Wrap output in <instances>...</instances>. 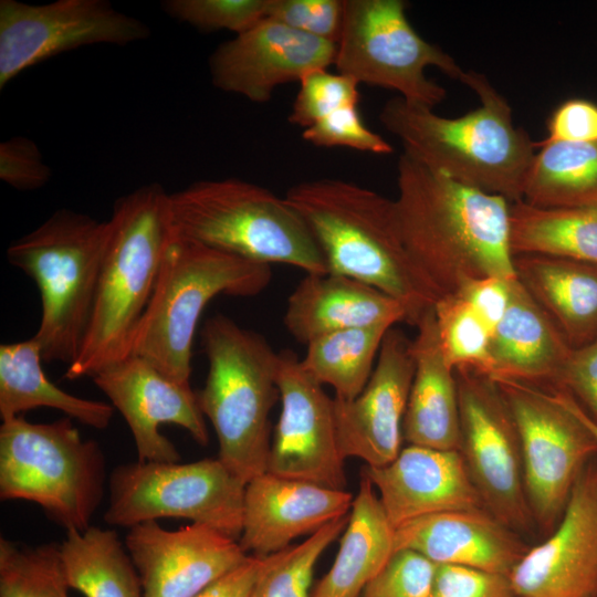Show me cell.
I'll list each match as a JSON object with an SVG mask.
<instances>
[{"label":"cell","instance_id":"6da1fadb","mask_svg":"<svg viewBox=\"0 0 597 597\" xmlns=\"http://www.w3.org/2000/svg\"><path fill=\"white\" fill-rule=\"evenodd\" d=\"M397 187L401 239L439 297L481 277L516 279L507 199L458 182L405 153Z\"/></svg>","mask_w":597,"mask_h":597},{"label":"cell","instance_id":"7a4b0ae2","mask_svg":"<svg viewBox=\"0 0 597 597\" xmlns=\"http://www.w3.org/2000/svg\"><path fill=\"white\" fill-rule=\"evenodd\" d=\"M285 201L318 244L328 273L364 282L400 302L417 326L437 292L401 239L394 200L352 181L321 178L287 189Z\"/></svg>","mask_w":597,"mask_h":597},{"label":"cell","instance_id":"3957f363","mask_svg":"<svg viewBox=\"0 0 597 597\" xmlns=\"http://www.w3.org/2000/svg\"><path fill=\"white\" fill-rule=\"evenodd\" d=\"M460 82L480 100L462 116H440L396 96L385 103L379 121L404 153L426 167L511 203L521 201L536 143L514 124L507 100L484 74L465 71Z\"/></svg>","mask_w":597,"mask_h":597},{"label":"cell","instance_id":"277c9868","mask_svg":"<svg viewBox=\"0 0 597 597\" xmlns=\"http://www.w3.org/2000/svg\"><path fill=\"white\" fill-rule=\"evenodd\" d=\"M87 329L65 377H92L130 355L136 328L153 295L161 260L175 230L169 193L158 182L118 198Z\"/></svg>","mask_w":597,"mask_h":597},{"label":"cell","instance_id":"5b68a950","mask_svg":"<svg viewBox=\"0 0 597 597\" xmlns=\"http://www.w3.org/2000/svg\"><path fill=\"white\" fill-rule=\"evenodd\" d=\"M271 265L248 260L174 233L153 295L136 328L130 355L169 378L190 385L192 344L199 318L220 294L251 297L271 282Z\"/></svg>","mask_w":597,"mask_h":597},{"label":"cell","instance_id":"8992f818","mask_svg":"<svg viewBox=\"0 0 597 597\" xmlns=\"http://www.w3.org/2000/svg\"><path fill=\"white\" fill-rule=\"evenodd\" d=\"M201 337L208 374L198 404L216 432L218 458L248 483L266 472L279 352L223 314L206 321Z\"/></svg>","mask_w":597,"mask_h":597},{"label":"cell","instance_id":"52a82bcc","mask_svg":"<svg viewBox=\"0 0 597 597\" xmlns=\"http://www.w3.org/2000/svg\"><path fill=\"white\" fill-rule=\"evenodd\" d=\"M169 209L184 238L269 265L328 273L302 217L262 186L239 178L198 180L169 193Z\"/></svg>","mask_w":597,"mask_h":597},{"label":"cell","instance_id":"ba28073f","mask_svg":"<svg viewBox=\"0 0 597 597\" xmlns=\"http://www.w3.org/2000/svg\"><path fill=\"white\" fill-rule=\"evenodd\" d=\"M108 221L59 209L7 249L9 263L29 275L41 297L34 335L43 362L71 365L91 318Z\"/></svg>","mask_w":597,"mask_h":597},{"label":"cell","instance_id":"9c48e42d","mask_svg":"<svg viewBox=\"0 0 597 597\" xmlns=\"http://www.w3.org/2000/svg\"><path fill=\"white\" fill-rule=\"evenodd\" d=\"M105 457L70 417L36 423L23 416L0 426V499L39 505L65 531L91 526L105 492Z\"/></svg>","mask_w":597,"mask_h":597},{"label":"cell","instance_id":"30bf717a","mask_svg":"<svg viewBox=\"0 0 597 597\" xmlns=\"http://www.w3.org/2000/svg\"><path fill=\"white\" fill-rule=\"evenodd\" d=\"M404 0H344L334 65L359 84L396 91L407 103L432 108L447 96L426 75L437 67L460 81L464 70L410 24Z\"/></svg>","mask_w":597,"mask_h":597},{"label":"cell","instance_id":"8fae6325","mask_svg":"<svg viewBox=\"0 0 597 597\" xmlns=\"http://www.w3.org/2000/svg\"><path fill=\"white\" fill-rule=\"evenodd\" d=\"M245 486L219 458L121 464L108 480L104 520L109 525L132 527L161 517H181L239 541Z\"/></svg>","mask_w":597,"mask_h":597},{"label":"cell","instance_id":"7c38bea8","mask_svg":"<svg viewBox=\"0 0 597 597\" xmlns=\"http://www.w3.org/2000/svg\"><path fill=\"white\" fill-rule=\"evenodd\" d=\"M492 379L517 430L531 513L549 527L561 519L579 473L597 452V444L551 390L509 378Z\"/></svg>","mask_w":597,"mask_h":597},{"label":"cell","instance_id":"4fadbf2b","mask_svg":"<svg viewBox=\"0 0 597 597\" xmlns=\"http://www.w3.org/2000/svg\"><path fill=\"white\" fill-rule=\"evenodd\" d=\"M461 423V453L491 514L510 528L531 521L522 453L510 409L495 381L472 369L454 370Z\"/></svg>","mask_w":597,"mask_h":597},{"label":"cell","instance_id":"5bb4252c","mask_svg":"<svg viewBox=\"0 0 597 597\" xmlns=\"http://www.w3.org/2000/svg\"><path fill=\"white\" fill-rule=\"evenodd\" d=\"M150 28L106 0L44 4L0 1V88L21 72L61 53L94 44L146 40Z\"/></svg>","mask_w":597,"mask_h":597},{"label":"cell","instance_id":"9a60e30c","mask_svg":"<svg viewBox=\"0 0 597 597\" xmlns=\"http://www.w3.org/2000/svg\"><path fill=\"white\" fill-rule=\"evenodd\" d=\"M276 385L281 413L271 441L266 472L345 490L347 480L331 398L291 350L279 352Z\"/></svg>","mask_w":597,"mask_h":597},{"label":"cell","instance_id":"2e32d148","mask_svg":"<svg viewBox=\"0 0 597 597\" xmlns=\"http://www.w3.org/2000/svg\"><path fill=\"white\" fill-rule=\"evenodd\" d=\"M111 405L124 417L134 438L137 461L178 462L175 444L160 433L161 425H176L206 446L209 434L197 392L148 360L129 355L92 377Z\"/></svg>","mask_w":597,"mask_h":597},{"label":"cell","instance_id":"e0dca14e","mask_svg":"<svg viewBox=\"0 0 597 597\" xmlns=\"http://www.w3.org/2000/svg\"><path fill=\"white\" fill-rule=\"evenodd\" d=\"M558 521L509 574L515 596L597 597V461L579 473Z\"/></svg>","mask_w":597,"mask_h":597},{"label":"cell","instance_id":"ac0fdd59","mask_svg":"<svg viewBox=\"0 0 597 597\" xmlns=\"http://www.w3.org/2000/svg\"><path fill=\"white\" fill-rule=\"evenodd\" d=\"M413 371L411 339L391 327L362 392L350 400L333 398L336 436L344 459L358 458L367 467L378 468L397 457Z\"/></svg>","mask_w":597,"mask_h":597},{"label":"cell","instance_id":"d6986e66","mask_svg":"<svg viewBox=\"0 0 597 597\" xmlns=\"http://www.w3.org/2000/svg\"><path fill=\"white\" fill-rule=\"evenodd\" d=\"M336 43L265 18L221 43L210 55L212 84L253 103H266L274 90L334 64Z\"/></svg>","mask_w":597,"mask_h":597},{"label":"cell","instance_id":"ffe728a7","mask_svg":"<svg viewBox=\"0 0 597 597\" xmlns=\"http://www.w3.org/2000/svg\"><path fill=\"white\" fill-rule=\"evenodd\" d=\"M125 545L143 597H193L248 557L239 541L200 523L171 531L144 522L129 527Z\"/></svg>","mask_w":597,"mask_h":597},{"label":"cell","instance_id":"44dd1931","mask_svg":"<svg viewBox=\"0 0 597 597\" xmlns=\"http://www.w3.org/2000/svg\"><path fill=\"white\" fill-rule=\"evenodd\" d=\"M353 494L307 481L263 473L247 483L239 544L264 557L349 514Z\"/></svg>","mask_w":597,"mask_h":597},{"label":"cell","instance_id":"7402d4cb","mask_svg":"<svg viewBox=\"0 0 597 597\" xmlns=\"http://www.w3.org/2000/svg\"><path fill=\"white\" fill-rule=\"evenodd\" d=\"M367 475L396 528L411 520L455 510L479 509L482 501L459 450L408 444L388 464Z\"/></svg>","mask_w":597,"mask_h":597},{"label":"cell","instance_id":"603a6c76","mask_svg":"<svg viewBox=\"0 0 597 597\" xmlns=\"http://www.w3.org/2000/svg\"><path fill=\"white\" fill-rule=\"evenodd\" d=\"M509 576L524 554L503 523L479 509L429 514L395 528V551Z\"/></svg>","mask_w":597,"mask_h":597},{"label":"cell","instance_id":"cb8c5ba5","mask_svg":"<svg viewBox=\"0 0 597 597\" xmlns=\"http://www.w3.org/2000/svg\"><path fill=\"white\" fill-rule=\"evenodd\" d=\"M407 323L405 306L364 282L334 273H306L290 294L283 323L301 344L348 328Z\"/></svg>","mask_w":597,"mask_h":597},{"label":"cell","instance_id":"d4e9b609","mask_svg":"<svg viewBox=\"0 0 597 597\" xmlns=\"http://www.w3.org/2000/svg\"><path fill=\"white\" fill-rule=\"evenodd\" d=\"M416 328L411 341L415 371L402 423L404 440L408 444L460 451L457 378L440 347L433 307Z\"/></svg>","mask_w":597,"mask_h":597},{"label":"cell","instance_id":"484cf974","mask_svg":"<svg viewBox=\"0 0 597 597\" xmlns=\"http://www.w3.org/2000/svg\"><path fill=\"white\" fill-rule=\"evenodd\" d=\"M570 352L552 318L515 279L510 306L491 335V378L556 387Z\"/></svg>","mask_w":597,"mask_h":597},{"label":"cell","instance_id":"4316f807","mask_svg":"<svg viewBox=\"0 0 597 597\" xmlns=\"http://www.w3.org/2000/svg\"><path fill=\"white\" fill-rule=\"evenodd\" d=\"M516 279L572 349L597 339V265L546 255H514Z\"/></svg>","mask_w":597,"mask_h":597},{"label":"cell","instance_id":"83f0119b","mask_svg":"<svg viewBox=\"0 0 597 597\" xmlns=\"http://www.w3.org/2000/svg\"><path fill=\"white\" fill-rule=\"evenodd\" d=\"M394 552L395 527L363 473L335 561L311 597H360Z\"/></svg>","mask_w":597,"mask_h":597},{"label":"cell","instance_id":"f1b7e54d","mask_svg":"<svg viewBox=\"0 0 597 597\" xmlns=\"http://www.w3.org/2000/svg\"><path fill=\"white\" fill-rule=\"evenodd\" d=\"M35 337L0 345V418L22 416L35 408H52L94 429L107 428L115 408L105 401L71 395L43 371Z\"/></svg>","mask_w":597,"mask_h":597},{"label":"cell","instance_id":"f546056e","mask_svg":"<svg viewBox=\"0 0 597 597\" xmlns=\"http://www.w3.org/2000/svg\"><path fill=\"white\" fill-rule=\"evenodd\" d=\"M59 549L71 589L85 597H143L139 574L115 531L69 530Z\"/></svg>","mask_w":597,"mask_h":597},{"label":"cell","instance_id":"4dcf8cb0","mask_svg":"<svg viewBox=\"0 0 597 597\" xmlns=\"http://www.w3.org/2000/svg\"><path fill=\"white\" fill-rule=\"evenodd\" d=\"M511 248L517 254H546L597 265V205L538 208L511 203Z\"/></svg>","mask_w":597,"mask_h":597},{"label":"cell","instance_id":"1f68e13d","mask_svg":"<svg viewBox=\"0 0 597 597\" xmlns=\"http://www.w3.org/2000/svg\"><path fill=\"white\" fill-rule=\"evenodd\" d=\"M527 168L522 199L538 208L597 205V143L540 145Z\"/></svg>","mask_w":597,"mask_h":597},{"label":"cell","instance_id":"d6a6232c","mask_svg":"<svg viewBox=\"0 0 597 597\" xmlns=\"http://www.w3.org/2000/svg\"><path fill=\"white\" fill-rule=\"evenodd\" d=\"M391 327H356L318 336L306 345L301 365L321 385L333 387L335 398L350 400L368 383L383 339Z\"/></svg>","mask_w":597,"mask_h":597},{"label":"cell","instance_id":"836d02e7","mask_svg":"<svg viewBox=\"0 0 597 597\" xmlns=\"http://www.w3.org/2000/svg\"><path fill=\"white\" fill-rule=\"evenodd\" d=\"M347 523L348 515L332 521L303 542L262 557L250 597H311L315 565Z\"/></svg>","mask_w":597,"mask_h":597},{"label":"cell","instance_id":"e575fe53","mask_svg":"<svg viewBox=\"0 0 597 597\" xmlns=\"http://www.w3.org/2000/svg\"><path fill=\"white\" fill-rule=\"evenodd\" d=\"M59 544L0 538V597H70Z\"/></svg>","mask_w":597,"mask_h":597},{"label":"cell","instance_id":"d590c367","mask_svg":"<svg viewBox=\"0 0 597 597\" xmlns=\"http://www.w3.org/2000/svg\"><path fill=\"white\" fill-rule=\"evenodd\" d=\"M440 347L453 369L492 375V332L471 305L458 294L440 296L433 306Z\"/></svg>","mask_w":597,"mask_h":597},{"label":"cell","instance_id":"8d00e7d4","mask_svg":"<svg viewBox=\"0 0 597 597\" xmlns=\"http://www.w3.org/2000/svg\"><path fill=\"white\" fill-rule=\"evenodd\" d=\"M270 0H165L169 17L199 31L242 33L266 18Z\"/></svg>","mask_w":597,"mask_h":597},{"label":"cell","instance_id":"74e56055","mask_svg":"<svg viewBox=\"0 0 597 597\" xmlns=\"http://www.w3.org/2000/svg\"><path fill=\"white\" fill-rule=\"evenodd\" d=\"M289 122L304 129L346 106L358 105L359 83L345 74L315 69L302 76Z\"/></svg>","mask_w":597,"mask_h":597},{"label":"cell","instance_id":"f35d334b","mask_svg":"<svg viewBox=\"0 0 597 597\" xmlns=\"http://www.w3.org/2000/svg\"><path fill=\"white\" fill-rule=\"evenodd\" d=\"M437 564L411 549H397L360 597H430Z\"/></svg>","mask_w":597,"mask_h":597},{"label":"cell","instance_id":"ab89813d","mask_svg":"<svg viewBox=\"0 0 597 597\" xmlns=\"http://www.w3.org/2000/svg\"><path fill=\"white\" fill-rule=\"evenodd\" d=\"M303 139L317 147H347L360 151L389 155L392 146L368 128L358 105L346 106L303 129Z\"/></svg>","mask_w":597,"mask_h":597},{"label":"cell","instance_id":"60d3db41","mask_svg":"<svg viewBox=\"0 0 597 597\" xmlns=\"http://www.w3.org/2000/svg\"><path fill=\"white\" fill-rule=\"evenodd\" d=\"M343 13L344 0H270L266 18L337 43Z\"/></svg>","mask_w":597,"mask_h":597},{"label":"cell","instance_id":"b9f144b4","mask_svg":"<svg viewBox=\"0 0 597 597\" xmlns=\"http://www.w3.org/2000/svg\"><path fill=\"white\" fill-rule=\"evenodd\" d=\"M509 576L479 568L439 564L430 597H514Z\"/></svg>","mask_w":597,"mask_h":597},{"label":"cell","instance_id":"7bdbcfd3","mask_svg":"<svg viewBox=\"0 0 597 597\" xmlns=\"http://www.w3.org/2000/svg\"><path fill=\"white\" fill-rule=\"evenodd\" d=\"M52 170L38 145L24 136H14L0 144V179L21 191L45 186Z\"/></svg>","mask_w":597,"mask_h":597},{"label":"cell","instance_id":"ee69618b","mask_svg":"<svg viewBox=\"0 0 597 597\" xmlns=\"http://www.w3.org/2000/svg\"><path fill=\"white\" fill-rule=\"evenodd\" d=\"M546 132L536 147L549 143H597V103L586 98L564 101L551 114Z\"/></svg>","mask_w":597,"mask_h":597},{"label":"cell","instance_id":"f6af8a7d","mask_svg":"<svg viewBox=\"0 0 597 597\" xmlns=\"http://www.w3.org/2000/svg\"><path fill=\"white\" fill-rule=\"evenodd\" d=\"M556 387L570 394L597 422V339L572 349Z\"/></svg>","mask_w":597,"mask_h":597},{"label":"cell","instance_id":"bcb514c9","mask_svg":"<svg viewBox=\"0 0 597 597\" xmlns=\"http://www.w3.org/2000/svg\"><path fill=\"white\" fill-rule=\"evenodd\" d=\"M514 280L500 276L481 277L465 283L454 294L464 298L493 332L510 306Z\"/></svg>","mask_w":597,"mask_h":597},{"label":"cell","instance_id":"7dc6e473","mask_svg":"<svg viewBox=\"0 0 597 597\" xmlns=\"http://www.w3.org/2000/svg\"><path fill=\"white\" fill-rule=\"evenodd\" d=\"M262 557L248 555L238 566L227 572L193 597H250Z\"/></svg>","mask_w":597,"mask_h":597},{"label":"cell","instance_id":"c3c4849f","mask_svg":"<svg viewBox=\"0 0 597 597\" xmlns=\"http://www.w3.org/2000/svg\"><path fill=\"white\" fill-rule=\"evenodd\" d=\"M551 391L565 407H567L578 418V420L589 431L597 444V422L586 413V411L580 407V405L565 389L554 387L553 389H551Z\"/></svg>","mask_w":597,"mask_h":597},{"label":"cell","instance_id":"681fc988","mask_svg":"<svg viewBox=\"0 0 597 597\" xmlns=\"http://www.w3.org/2000/svg\"><path fill=\"white\" fill-rule=\"evenodd\" d=\"M514 597H517V596H514Z\"/></svg>","mask_w":597,"mask_h":597}]
</instances>
